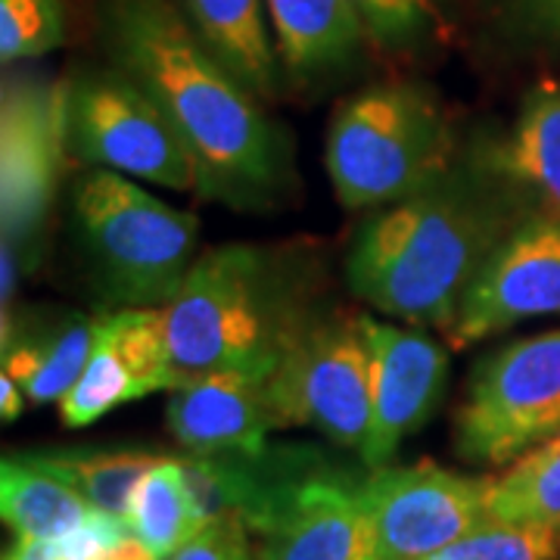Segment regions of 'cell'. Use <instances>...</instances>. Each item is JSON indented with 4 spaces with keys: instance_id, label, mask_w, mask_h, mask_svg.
Here are the masks:
<instances>
[{
    "instance_id": "obj_1",
    "label": "cell",
    "mask_w": 560,
    "mask_h": 560,
    "mask_svg": "<svg viewBox=\"0 0 560 560\" xmlns=\"http://www.w3.org/2000/svg\"><path fill=\"white\" fill-rule=\"evenodd\" d=\"M113 66L175 121L200 165V194L261 209L287 187V147L259 97L202 44L178 0H97Z\"/></svg>"
},
{
    "instance_id": "obj_2",
    "label": "cell",
    "mask_w": 560,
    "mask_h": 560,
    "mask_svg": "<svg viewBox=\"0 0 560 560\" xmlns=\"http://www.w3.org/2000/svg\"><path fill=\"white\" fill-rule=\"evenodd\" d=\"M529 215L536 209L504 172L499 147L455 160L433 184L361 224L346 278L389 318L448 334L482 265Z\"/></svg>"
},
{
    "instance_id": "obj_3",
    "label": "cell",
    "mask_w": 560,
    "mask_h": 560,
    "mask_svg": "<svg viewBox=\"0 0 560 560\" xmlns=\"http://www.w3.org/2000/svg\"><path fill=\"white\" fill-rule=\"evenodd\" d=\"M162 315L172 355L168 389L221 371L271 377L315 320L296 261L253 243H224L197 256Z\"/></svg>"
},
{
    "instance_id": "obj_4",
    "label": "cell",
    "mask_w": 560,
    "mask_h": 560,
    "mask_svg": "<svg viewBox=\"0 0 560 560\" xmlns=\"http://www.w3.org/2000/svg\"><path fill=\"white\" fill-rule=\"evenodd\" d=\"M324 160L346 209H377L445 175L455 162V138L440 101L427 88L389 81L337 109Z\"/></svg>"
},
{
    "instance_id": "obj_5",
    "label": "cell",
    "mask_w": 560,
    "mask_h": 560,
    "mask_svg": "<svg viewBox=\"0 0 560 560\" xmlns=\"http://www.w3.org/2000/svg\"><path fill=\"white\" fill-rule=\"evenodd\" d=\"M72 215L106 300L165 308L197 261L200 221L119 172L91 168L72 187Z\"/></svg>"
},
{
    "instance_id": "obj_6",
    "label": "cell",
    "mask_w": 560,
    "mask_h": 560,
    "mask_svg": "<svg viewBox=\"0 0 560 560\" xmlns=\"http://www.w3.org/2000/svg\"><path fill=\"white\" fill-rule=\"evenodd\" d=\"M69 153L125 178L200 194V165L175 121L116 66L69 81Z\"/></svg>"
},
{
    "instance_id": "obj_7",
    "label": "cell",
    "mask_w": 560,
    "mask_h": 560,
    "mask_svg": "<svg viewBox=\"0 0 560 560\" xmlns=\"http://www.w3.org/2000/svg\"><path fill=\"white\" fill-rule=\"evenodd\" d=\"M560 436V327L511 342L470 377L455 448L470 464L508 467Z\"/></svg>"
},
{
    "instance_id": "obj_8",
    "label": "cell",
    "mask_w": 560,
    "mask_h": 560,
    "mask_svg": "<svg viewBox=\"0 0 560 560\" xmlns=\"http://www.w3.org/2000/svg\"><path fill=\"white\" fill-rule=\"evenodd\" d=\"M69 150V81L16 75L0 101V231L25 271L40 259Z\"/></svg>"
},
{
    "instance_id": "obj_9",
    "label": "cell",
    "mask_w": 560,
    "mask_h": 560,
    "mask_svg": "<svg viewBox=\"0 0 560 560\" xmlns=\"http://www.w3.org/2000/svg\"><path fill=\"white\" fill-rule=\"evenodd\" d=\"M278 430L315 427L359 452L371 427V346L361 315L315 318L268 377Z\"/></svg>"
},
{
    "instance_id": "obj_10",
    "label": "cell",
    "mask_w": 560,
    "mask_h": 560,
    "mask_svg": "<svg viewBox=\"0 0 560 560\" xmlns=\"http://www.w3.org/2000/svg\"><path fill=\"white\" fill-rule=\"evenodd\" d=\"M492 477H464L420 460L386 464L361 480L374 560H436L489 517Z\"/></svg>"
},
{
    "instance_id": "obj_11",
    "label": "cell",
    "mask_w": 560,
    "mask_h": 560,
    "mask_svg": "<svg viewBox=\"0 0 560 560\" xmlns=\"http://www.w3.org/2000/svg\"><path fill=\"white\" fill-rule=\"evenodd\" d=\"M548 315H560V221L536 212L482 265L445 337L467 349Z\"/></svg>"
},
{
    "instance_id": "obj_12",
    "label": "cell",
    "mask_w": 560,
    "mask_h": 560,
    "mask_svg": "<svg viewBox=\"0 0 560 560\" xmlns=\"http://www.w3.org/2000/svg\"><path fill=\"white\" fill-rule=\"evenodd\" d=\"M371 346V427L359 448L361 464H393L399 445L433 418L448 381V355L415 327L361 315Z\"/></svg>"
},
{
    "instance_id": "obj_13",
    "label": "cell",
    "mask_w": 560,
    "mask_h": 560,
    "mask_svg": "<svg viewBox=\"0 0 560 560\" xmlns=\"http://www.w3.org/2000/svg\"><path fill=\"white\" fill-rule=\"evenodd\" d=\"M312 458L287 480L259 533L261 560H374L361 480L315 467Z\"/></svg>"
},
{
    "instance_id": "obj_14",
    "label": "cell",
    "mask_w": 560,
    "mask_h": 560,
    "mask_svg": "<svg viewBox=\"0 0 560 560\" xmlns=\"http://www.w3.org/2000/svg\"><path fill=\"white\" fill-rule=\"evenodd\" d=\"M172 436L187 455H265L278 430L268 377L221 371L172 389L165 405Z\"/></svg>"
},
{
    "instance_id": "obj_15",
    "label": "cell",
    "mask_w": 560,
    "mask_h": 560,
    "mask_svg": "<svg viewBox=\"0 0 560 560\" xmlns=\"http://www.w3.org/2000/svg\"><path fill=\"white\" fill-rule=\"evenodd\" d=\"M94 340L97 318L66 315L57 324L22 327L13 315H3V374L35 405L60 401L81 377Z\"/></svg>"
},
{
    "instance_id": "obj_16",
    "label": "cell",
    "mask_w": 560,
    "mask_h": 560,
    "mask_svg": "<svg viewBox=\"0 0 560 560\" xmlns=\"http://www.w3.org/2000/svg\"><path fill=\"white\" fill-rule=\"evenodd\" d=\"M280 66L312 79L355 57L368 28L352 0H265Z\"/></svg>"
},
{
    "instance_id": "obj_17",
    "label": "cell",
    "mask_w": 560,
    "mask_h": 560,
    "mask_svg": "<svg viewBox=\"0 0 560 560\" xmlns=\"http://www.w3.org/2000/svg\"><path fill=\"white\" fill-rule=\"evenodd\" d=\"M180 13L202 44L259 101L278 94V47L268 28L265 0H178Z\"/></svg>"
},
{
    "instance_id": "obj_18",
    "label": "cell",
    "mask_w": 560,
    "mask_h": 560,
    "mask_svg": "<svg viewBox=\"0 0 560 560\" xmlns=\"http://www.w3.org/2000/svg\"><path fill=\"white\" fill-rule=\"evenodd\" d=\"M499 156L533 209L560 221V79L539 81L526 94Z\"/></svg>"
},
{
    "instance_id": "obj_19",
    "label": "cell",
    "mask_w": 560,
    "mask_h": 560,
    "mask_svg": "<svg viewBox=\"0 0 560 560\" xmlns=\"http://www.w3.org/2000/svg\"><path fill=\"white\" fill-rule=\"evenodd\" d=\"M0 514L16 539H69L101 517L81 492L25 455L3 458Z\"/></svg>"
},
{
    "instance_id": "obj_20",
    "label": "cell",
    "mask_w": 560,
    "mask_h": 560,
    "mask_svg": "<svg viewBox=\"0 0 560 560\" xmlns=\"http://www.w3.org/2000/svg\"><path fill=\"white\" fill-rule=\"evenodd\" d=\"M25 458L69 482L101 514L128 523L140 480L160 464L162 455L140 448H50L28 452Z\"/></svg>"
},
{
    "instance_id": "obj_21",
    "label": "cell",
    "mask_w": 560,
    "mask_h": 560,
    "mask_svg": "<svg viewBox=\"0 0 560 560\" xmlns=\"http://www.w3.org/2000/svg\"><path fill=\"white\" fill-rule=\"evenodd\" d=\"M200 526V508L187 480L184 460L162 455L160 464L150 467L147 477L140 480L128 511V529L156 558L168 560Z\"/></svg>"
},
{
    "instance_id": "obj_22",
    "label": "cell",
    "mask_w": 560,
    "mask_h": 560,
    "mask_svg": "<svg viewBox=\"0 0 560 560\" xmlns=\"http://www.w3.org/2000/svg\"><path fill=\"white\" fill-rule=\"evenodd\" d=\"M489 517L560 523V436L541 442L492 477Z\"/></svg>"
},
{
    "instance_id": "obj_23",
    "label": "cell",
    "mask_w": 560,
    "mask_h": 560,
    "mask_svg": "<svg viewBox=\"0 0 560 560\" xmlns=\"http://www.w3.org/2000/svg\"><path fill=\"white\" fill-rule=\"evenodd\" d=\"M140 399L135 374L128 368V361L121 359L119 346L109 337V330L97 318V340L94 352L84 364L81 377L75 386L60 399V418L66 427H88L106 418L109 411H116L125 401Z\"/></svg>"
},
{
    "instance_id": "obj_24",
    "label": "cell",
    "mask_w": 560,
    "mask_h": 560,
    "mask_svg": "<svg viewBox=\"0 0 560 560\" xmlns=\"http://www.w3.org/2000/svg\"><path fill=\"white\" fill-rule=\"evenodd\" d=\"M560 523L486 517L436 560H558Z\"/></svg>"
},
{
    "instance_id": "obj_25",
    "label": "cell",
    "mask_w": 560,
    "mask_h": 560,
    "mask_svg": "<svg viewBox=\"0 0 560 560\" xmlns=\"http://www.w3.org/2000/svg\"><path fill=\"white\" fill-rule=\"evenodd\" d=\"M69 40L66 0H0V60H38Z\"/></svg>"
},
{
    "instance_id": "obj_26",
    "label": "cell",
    "mask_w": 560,
    "mask_h": 560,
    "mask_svg": "<svg viewBox=\"0 0 560 560\" xmlns=\"http://www.w3.org/2000/svg\"><path fill=\"white\" fill-rule=\"evenodd\" d=\"M368 35L383 47H405L418 40L433 22L430 0H352Z\"/></svg>"
},
{
    "instance_id": "obj_27",
    "label": "cell",
    "mask_w": 560,
    "mask_h": 560,
    "mask_svg": "<svg viewBox=\"0 0 560 560\" xmlns=\"http://www.w3.org/2000/svg\"><path fill=\"white\" fill-rule=\"evenodd\" d=\"M168 560H256L253 529L237 514H219L202 523Z\"/></svg>"
},
{
    "instance_id": "obj_28",
    "label": "cell",
    "mask_w": 560,
    "mask_h": 560,
    "mask_svg": "<svg viewBox=\"0 0 560 560\" xmlns=\"http://www.w3.org/2000/svg\"><path fill=\"white\" fill-rule=\"evenodd\" d=\"M495 3L526 35L560 44V0H495Z\"/></svg>"
},
{
    "instance_id": "obj_29",
    "label": "cell",
    "mask_w": 560,
    "mask_h": 560,
    "mask_svg": "<svg viewBox=\"0 0 560 560\" xmlns=\"http://www.w3.org/2000/svg\"><path fill=\"white\" fill-rule=\"evenodd\" d=\"M91 560H160L143 541L128 529V533H121L119 539L113 541V545H106L103 548L101 555L97 558H91Z\"/></svg>"
},
{
    "instance_id": "obj_30",
    "label": "cell",
    "mask_w": 560,
    "mask_h": 560,
    "mask_svg": "<svg viewBox=\"0 0 560 560\" xmlns=\"http://www.w3.org/2000/svg\"><path fill=\"white\" fill-rule=\"evenodd\" d=\"M22 408H25V393L22 386L10 374H0V418L7 423L20 420Z\"/></svg>"
}]
</instances>
